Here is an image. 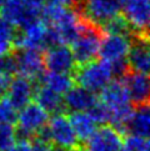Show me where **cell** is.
I'll return each mask as SVG.
<instances>
[{
    "instance_id": "obj_13",
    "label": "cell",
    "mask_w": 150,
    "mask_h": 151,
    "mask_svg": "<svg viewBox=\"0 0 150 151\" xmlns=\"http://www.w3.org/2000/svg\"><path fill=\"white\" fill-rule=\"evenodd\" d=\"M17 73L21 76L35 80L39 79L44 73V60L40 50L35 49H18V52L14 55Z\"/></svg>"
},
{
    "instance_id": "obj_6",
    "label": "cell",
    "mask_w": 150,
    "mask_h": 151,
    "mask_svg": "<svg viewBox=\"0 0 150 151\" xmlns=\"http://www.w3.org/2000/svg\"><path fill=\"white\" fill-rule=\"evenodd\" d=\"M49 114L35 102H29L17 114V135L24 139L36 136L46 126Z\"/></svg>"
},
{
    "instance_id": "obj_28",
    "label": "cell",
    "mask_w": 150,
    "mask_h": 151,
    "mask_svg": "<svg viewBox=\"0 0 150 151\" xmlns=\"http://www.w3.org/2000/svg\"><path fill=\"white\" fill-rule=\"evenodd\" d=\"M0 71L8 75H13L17 73V66H15V59L12 54H6L0 58Z\"/></svg>"
},
{
    "instance_id": "obj_5",
    "label": "cell",
    "mask_w": 150,
    "mask_h": 151,
    "mask_svg": "<svg viewBox=\"0 0 150 151\" xmlns=\"http://www.w3.org/2000/svg\"><path fill=\"white\" fill-rule=\"evenodd\" d=\"M75 8L85 21L100 28L121 12V0H80Z\"/></svg>"
},
{
    "instance_id": "obj_15",
    "label": "cell",
    "mask_w": 150,
    "mask_h": 151,
    "mask_svg": "<svg viewBox=\"0 0 150 151\" xmlns=\"http://www.w3.org/2000/svg\"><path fill=\"white\" fill-rule=\"evenodd\" d=\"M126 63L129 70L148 74L150 70V51L148 37L135 36L126 55Z\"/></svg>"
},
{
    "instance_id": "obj_10",
    "label": "cell",
    "mask_w": 150,
    "mask_h": 151,
    "mask_svg": "<svg viewBox=\"0 0 150 151\" xmlns=\"http://www.w3.org/2000/svg\"><path fill=\"white\" fill-rule=\"evenodd\" d=\"M48 24L38 19L29 25L21 28L20 33H15L13 45L17 49L45 50V34Z\"/></svg>"
},
{
    "instance_id": "obj_20",
    "label": "cell",
    "mask_w": 150,
    "mask_h": 151,
    "mask_svg": "<svg viewBox=\"0 0 150 151\" xmlns=\"http://www.w3.org/2000/svg\"><path fill=\"white\" fill-rule=\"evenodd\" d=\"M69 119L80 142H87L98 129V124L88 111H74Z\"/></svg>"
},
{
    "instance_id": "obj_18",
    "label": "cell",
    "mask_w": 150,
    "mask_h": 151,
    "mask_svg": "<svg viewBox=\"0 0 150 151\" xmlns=\"http://www.w3.org/2000/svg\"><path fill=\"white\" fill-rule=\"evenodd\" d=\"M123 131H128L129 134L149 137L150 112H149V105L148 104L136 105V107H134Z\"/></svg>"
},
{
    "instance_id": "obj_27",
    "label": "cell",
    "mask_w": 150,
    "mask_h": 151,
    "mask_svg": "<svg viewBox=\"0 0 150 151\" xmlns=\"http://www.w3.org/2000/svg\"><path fill=\"white\" fill-rule=\"evenodd\" d=\"M15 33V26L0 18V44H13Z\"/></svg>"
},
{
    "instance_id": "obj_17",
    "label": "cell",
    "mask_w": 150,
    "mask_h": 151,
    "mask_svg": "<svg viewBox=\"0 0 150 151\" xmlns=\"http://www.w3.org/2000/svg\"><path fill=\"white\" fill-rule=\"evenodd\" d=\"M64 107L71 112L74 111H88L96 101V94L90 91L83 86H71L65 94H64Z\"/></svg>"
},
{
    "instance_id": "obj_24",
    "label": "cell",
    "mask_w": 150,
    "mask_h": 151,
    "mask_svg": "<svg viewBox=\"0 0 150 151\" xmlns=\"http://www.w3.org/2000/svg\"><path fill=\"white\" fill-rule=\"evenodd\" d=\"M17 131L12 124H0V151H9L17 141Z\"/></svg>"
},
{
    "instance_id": "obj_21",
    "label": "cell",
    "mask_w": 150,
    "mask_h": 151,
    "mask_svg": "<svg viewBox=\"0 0 150 151\" xmlns=\"http://www.w3.org/2000/svg\"><path fill=\"white\" fill-rule=\"evenodd\" d=\"M40 84L51 89L55 93L64 95L74 85V78L69 73H43L40 76Z\"/></svg>"
},
{
    "instance_id": "obj_30",
    "label": "cell",
    "mask_w": 150,
    "mask_h": 151,
    "mask_svg": "<svg viewBox=\"0 0 150 151\" xmlns=\"http://www.w3.org/2000/svg\"><path fill=\"white\" fill-rule=\"evenodd\" d=\"M9 151H31V141L30 139L20 137L19 140L14 142L13 147Z\"/></svg>"
},
{
    "instance_id": "obj_11",
    "label": "cell",
    "mask_w": 150,
    "mask_h": 151,
    "mask_svg": "<svg viewBox=\"0 0 150 151\" xmlns=\"http://www.w3.org/2000/svg\"><path fill=\"white\" fill-rule=\"evenodd\" d=\"M123 134L112 125L96 129L87 141V151H120L123 147Z\"/></svg>"
},
{
    "instance_id": "obj_3",
    "label": "cell",
    "mask_w": 150,
    "mask_h": 151,
    "mask_svg": "<svg viewBox=\"0 0 150 151\" xmlns=\"http://www.w3.org/2000/svg\"><path fill=\"white\" fill-rule=\"evenodd\" d=\"M75 71L76 73L74 76V81L95 94L100 93L114 78L111 64L103 59H99V60L94 59L87 64L79 65L78 69H75Z\"/></svg>"
},
{
    "instance_id": "obj_1",
    "label": "cell",
    "mask_w": 150,
    "mask_h": 151,
    "mask_svg": "<svg viewBox=\"0 0 150 151\" xmlns=\"http://www.w3.org/2000/svg\"><path fill=\"white\" fill-rule=\"evenodd\" d=\"M100 101L104 102L110 110V125L120 131L124 130L134 105L126 93L123 80H111L100 91Z\"/></svg>"
},
{
    "instance_id": "obj_35",
    "label": "cell",
    "mask_w": 150,
    "mask_h": 151,
    "mask_svg": "<svg viewBox=\"0 0 150 151\" xmlns=\"http://www.w3.org/2000/svg\"><path fill=\"white\" fill-rule=\"evenodd\" d=\"M71 151H81V150H79V149H75V150H71Z\"/></svg>"
},
{
    "instance_id": "obj_16",
    "label": "cell",
    "mask_w": 150,
    "mask_h": 151,
    "mask_svg": "<svg viewBox=\"0 0 150 151\" xmlns=\"http://www.w3.org/2000/svg\"><path fill=\"white\" fill-rule=\"evenodd\" d=\"M34 89H35V85L33 83V80L19 75V76L12 79L8 93L5 96L19 110L26 104L31 102L34 96Z\"/></svg>"
},
{
    "instance_id": "obj_29",
    "label": "cell",
    "mask_w": 150,
    "mask_h": 151,
    "mask_svg": "<svg viewBox=\"0 0 150 151\" xmlns=\"http://www.w3.org/2000/svg\"><path fill=\"white\" fill-rule=\"evenodd\" d=\"M53 144L44 137L36 135V137L31 141V151H54Z\"/></svg>"
},
{
    "instance_id": "obj_26",
    "label": "cell",
    "mask_w": 150,
    "mask_h": 151,
    "mask_svg": "<svg viewBox=\"0 0 150 151\" xmlns=\"http://www.w3.org/2000/svg\"><path fill=\"white\" fill-rule=\"evenodd\" d=\"M88 112L92 117L95 120L96 124H100V125H104V124H109L110 121V110L109 107L106 106L104 102L101 101H96L95 104L88 110Z\"/></svg>"
},
{
    "instance_id": "obj_32",
    "label": "cell",
    "mask_w": 150,
    "mask_h": 151,
    "mask_svg": "<svg viewBox=\"0 0 150 151\" xmlns=\"http://www.w3.org/2000/svg\"><path fill=\"white\" fill-rule=\"evenodd\" d=\"M44 3L63 5V6H75V4H76V0H44Z\"/></svg>"
},
{
    "instance_id": "obj_33",
    "label": "cell",
    "mask_w": 150,
    "mask_h": 151,
    "mask_svg": "<svg viewBox=\"0 0 150 151\" xmlns=\"http://www.w3.org/2000/svg\"><path fill=\"white\" fill-rule=\"evenodd\" d=\"M25 5H28L31 9H36V10H41L43 5H44V0H21Z\"/></svg>"
},
{
    "instance_id": "obj_34",
    "label": "cell",
    "mask_w": 150,
    "mask_h": 151,
    "mask_svg": "<svg viewBox=\"0 0 150 151\" xmlns=\"http://www.w3.org/2000/svg\"><path fill=\"white\" fill-rule=\"evenodd\" d=\"M4 1H5V0H0V6H1V4H3Z\"/></svg>"
},
{
    "instance_id": "obj_19",
    "label": "cell",
    "mask_w": 150,
    "mask_h": 151,
    "mask_svg": "<svg viewBox=\"0 0 150 151\" xmlns=\"http://www.w3.org/2000/svg\"><path fill=\"white\" fill-rule=\"evenodd\" d=\"M35 104H38L40 107H43L48 114H58V112H63L64 107V101H63V95L55 93L51 89L46 88V86L41 85L35 86L34 89V96Z\"/></svg>"
},
{
    "instance_id": "obj_7",
    "label": "cell",
    "mask_w": 150,
    "mask_h": 151,
    "mask_svg": "<svg viewBox=\"0 0 150 151\" xmlns=\"http://www.w3.org/2000/svg\"><path fill=\"white\" fill-rule=\"evenodd\" d=\"M121 10L133 30V35L148 37L150 0H123Z\"/></svg>"
},
{
    "instance_id": "obj_12",
    "label": "cell",
    "mask_w": 150,
    "mask_h": 151,
    "mask_svg": "<svg viewBox=\"0 0 150 151\" xmlns=\"http://www.w3.org/2000/svg\"><path fill=\"white\" fill-rule=\"evenodd\" d=\"M44 69L53 73H69L76 69V63L71 49L68 45H55L48 47L46 52L43 55Z\"/></svg>"
},
{
    "instance_id": "obj_4",
    "label": "cell",
    "mask_w": 150,
    "mask_h": 151,
    "mask_svg": "<svg viewBox=\"0 0 150 151\" xmlns=\"http://www.w3.org/2000/svg\"><path fill=\"white\" fill-rule=\"evenodd\" d=\"M101 36H103V33L99 26L87 23L85 28L73 41L70 47L76 65L87 64L98 56Z\"/></svg>"
},
{
    "instance_id": "obj_14",
    "label": "cell",
    "mask_w": 150,
    "mask_h": 151,
    "mask_svg": "<svg viewBox=\"0 0 150 151\" xmlns=\"http://www.w3.org/2000/svg\"><path fill=\"white\" fill-rule=\"evenodd\" d=\"M123 84L125 86L133 105L148 104L150 94V81L148 74L129 70L123 76Z\"/></svg>"
},
{
    "instance_id": "obj_25",
    "label": "cell",
    "mask_w": 150,
    "mask_h": 151,
    "mask_svg": "<svg viewBox=\"0 0 150 151\" xmlns=\"http://www.w3.org/2000/svg\"><path fill=\"white\" fill-rule=\"evenodd\" d=\"M18 109L15 107L8 98H0V124H12L14 125L17 120Z\"/></svg>"
},
{
    "instance_id": "obj_8",
    "label": "cell",
    "mask_w": 150,
    "mask_h": 151,
    "mask_svg": "<svg viewBox=\"0 0 150 151\" xmlns=\"http://www.w3.org/2000/svg\"><path fill=\"white\" fill-rule=\"evenodd\" d=\"M131 42L133 37L130 35L106 34L101 36L98 56H100V59L108 63L124 60V59H126Z\"/></svg>"
},
{
    "instance_id": "obj_23",
    "label": "cell",
    "mask_w": 150,
    "mask_h": 151,
    "mask_svg": "<svg viewBox=\"0 0 150 151\" xmlns=\"http://www.w3.org/2000/svg\"><path fill=\"white\" fill-rule=\"evenodd\" d=\"M121 151H150L149 137L129 134L123 141Z\"/></svg>"
},
{
    "instance_id": "obj_22",
    "label": "cell",
    "mask_w": 150,
    "mask_h": 151,
    "mask_svg": "<svg viewBox=\"0 0 150 151\" xmlns=\"http://www.w3.org/2000/svg\"><path fill=\"white\" fill-rule=\"evenodd\" d=\"M101 31L105 34H123V35H133V30L130 28L128 20L124 18L123 14H116L108 21L100 26Z\"/></svg>"
},
{
    "instance_id": "obj_31",
    "label": "cell",
    "mask_w": 150,
    "mask_h": 151,
    "mask_svg": "<svg viewBox=\"0 0 150 151\" xmlns=\"http://www.w3.org/2000/svg\"><path fill=\"white\" fill-rule=\"evenodd\" d=\"M10 81H12V75H8L0 71V98L6 95Z\"/></svg>"
},
{
    "instance_id": "obj_9",
    "label": "cell",
    "mask_w": 150,
    "mask_h": 151,
    "mask_svg": "<svg viewBox=\"0 0 150 151\" xmlns=\"http://www.w3.org/2000/svg\"><path fill=\"white\" fill-rule=\"evenodd\" d=\"M0 14L3 19L20 29L40 19V10L29 8L21 0H5L0 6Z\"/></svg>"
},
{
    "instance_id": "obj_2",
    "label": "cell",
    "mask_w": 150,
    "mask_h": 151,
    "mask_svg": "<svg viewBox=\"0 0 150 151\" xmlns=\"http://www.w3.org/2000/svg\"><path fill=\"white\" fill-rule=\"evenodd\" d=\"M38 135L49 140L53 146H56V149H61L65 151L79 149L80 141L78 140L76 134L73 129L70 119L69 116L64 115L63 112L53 114V116L48 120L46 126Z\"/></svg>"
},
{
    "instance_id": "obj_36",
    "label": "cell",
    "mask_w": 150,
    "mask_h": 151,
    "mask_svg": "<svg viewBox=\"0 0 150 151\" xmlns=\"http://www.w3.org/2000/svg\"><path fill=\"white\" fill-rule=\"evenodd\" d=\"M121 3H123V0H121Z\"/></svg>"
}]
</instances>
